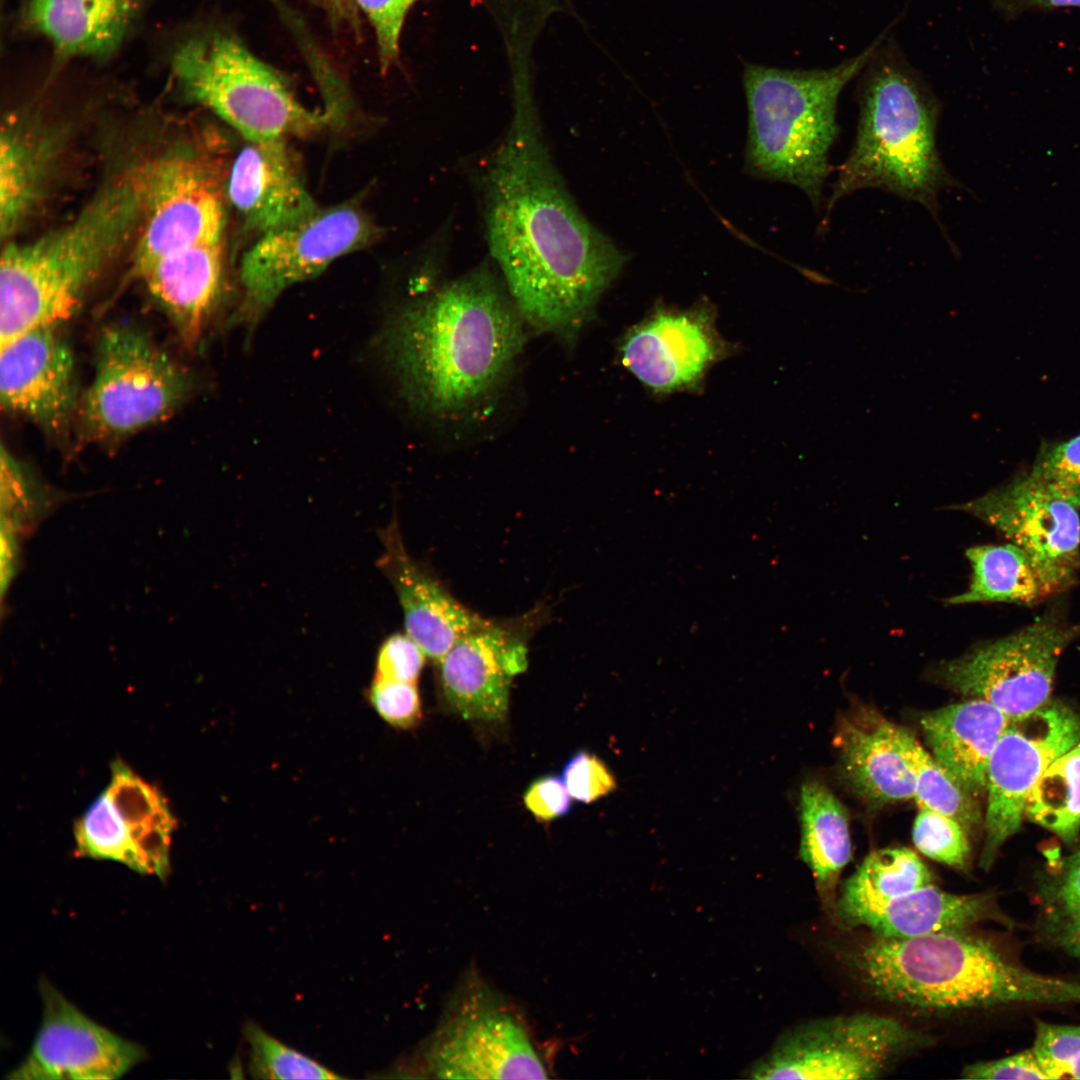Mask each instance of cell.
<instances>
[{"instance_id":"obj_6","label":"cell","mask_w":1080,"mask_h":1080,"mask_svg":"<svg viewBox=\"0 0 1080 1080\" xmlns=\"http://www.w3.org/2000/svg\"><path fill=\"white\" fill-rule=\"evenodd\" d=\"M885 36L881 34L858 55L828 69L746 66V162L753 174L798 187L819 210L831 171L829 151L839 133L838 98Z\"/></svg>"},{"instance_id":"obj_41","label":"cell","mask_w":1080,"mask_h":1080,"mask_svg":"<svg viewBox=\"0 0 1080 1080\" xmlns=\"http://www.w3.org/2000/svg\"><path fill=\"white\" fill-rule=\"evenodd\" d=\"M562 779L571 797L589 804L616 789V780L605 763L586 750L576 752L565 763Z\"/></svg>"},{"instance_id":"obj_35","label":"cell","mask_w":1080,"mask_h":1080,"mask_svg":"<svg viewBox=\"0 0 1080 1080\" xmlns=\"http://www.w3.org/2000/svg\"><path fill=\"white\" fill-rule=\"evenodd\" d=\"M243 1035L249 1045L248 1071L256 1079H342L318 1061L284 1044L248 1021Z\"/></svg>"},{"instance_id":"obj_33","label":"cell","mask_w":1080,"mask_h":1080,"mask_svg":"<svg viewBox=\"0 0 1080 1080\" xmlns=\"http://www.w3.org/2000/svg\"><path fill=\"white\" fill-rule=\"evenodd\" d=\"M1024 815L1065 843L1074 842L1080 829V741L1043 772L1026 799Z\"/></svg>"},{"instance_id":"obj_28","label":"cell","mask_w":1080,"mask_h":1080,"mask_svg":"<svg viewBox=\"0 0 1080 1080\" xmlns=\"http://www.w3.org/2000/svg\"><path fill=\"white\" fill-rule=\"evenodd\" d=\"M799 855L811 870L822 899L835 905L838 877L851 859L846 810L822 783L808 781L800 792Z\"/></svg>"},{"instance_id":"obj_20","label":"cell","mask_w":1080,"mask_h":1080,"mask_svg":"<svg viewBox=\"0 0 1080 1080\" xmlns=\"http://www.w3.org/2000/svg\"><path fill=\"white\" fill-rule=\"evenodd\" d=\"M226 197L259 235L299 222L319 208L288 139L249 142L234 158Z\"/></svg>"},{"instance_id":"obj_39","label":"cell","mask_w":1080,"mask_h":1080,"mask_svg":"<svg viewBox=\"0 0 1080 1080\" xmlns=\"http://www.w3.org/2000/svg\"><path fill=\"white\" fill-rule=\"evenodd\" d=\"M367 696L377 714L395 728L409 729L421 721L422 707L416 683L373 678Z\"/></svg>"},{"instance_id":"obj_3","label":"cell","mask_w":1080,"mask_h":1080,"mask_svg":"<svg viewBox=\"0 0 1080 1080\" xmlns=\"http://www.w3.org/2000/svg\"><path fill=\"white\" fill-rule=\"evenodd\" d=\"M843 962L873 996L928 1011L1080 1004V983L1024 968L968 930L874 935L845 951Z\"/></svg>"},{"instance_id":"obj_29","label":"cell","mask_w":1080,"mask_h":1080,"mask_svg":"<svg viewBox=\"0 0 1080 1080\" xmlns=\"http://www.w3.org/2000/svg\"><path fill=\"white\" fill-rule=\"evenodd\" d=\"M924 862L907 848H883L871 852L845 882L834 911L839 921L858 927L867 915L889 901L932 884Z\"/></svg>"},{"instance_id":"obj_48","label":"cell","mask_w":1080,"mask_h":1080,"mask_svg":"<svg viewBox=\"0 0 1080 1080\" xmlns=\"http://www.w3.org/2000/svg\"><path fill=\"white\" fill-rule=\"evenodd\" d=\"M318 1H320L322 3H325V4L335 5V4L339 3L341 0H318Z\"/></svg>"},{"instance_id":"obj_27","label":"cell","mask_w":1080,"mask_h":1080,"mask_svg":"<svg viewBox=\"0 0 1080 1080\" xmlns=\"http://www.w3.org/2000/svg\"><path fill=\"white\" fill-rule=\"evenodd\" d=\"M104 791L130 843L133 870L165 879L170 871L169 847L176 826L166 799L121 761L112 764L111 782Z\"/></svg>"},{"instance_id":"obj_30","label":"cell","mask_w":1080,"mask_h":1080,"mask_svg":"<svg viewBox=\"0 0 1080 1080\" xmlns=\"http://www.w3.org/2000/svg\"><path fill=\"white\" fill-rule=\"evenodd\" d=\"M52 141L18 122H7L0 140V231L13 234L37 201L52 159Z\"/></svg>"},{"instance_id":"obj_26","label":"cell","mask_w":1080,"mask_h":1080,"mask_svg":"<svg viewBox=\"0 0 1080 1080\" xmlns=\"http://www.w3.org/2000/svg\"><path fill=\"white\" fill-rule=\"evenodd\" d=\"M991 920L1009 922L991 894L958 895L931 884L889 901L858 926L876 936L905 938L967 930Z\"/></svg>"},{"instance_id":"obj_2","label":"cell","mask_w":1080,"mask_h":1080,"mask_svg":"<svg viewBox=\"0 0 1080 1080\" xmlns=\"http://www.w3.org/2000/svg\"><path fill=\"white\" fill-rule=\"evenodd\" d=\"M524 319L484 269L407 308L393 334L406 390L441 420L473 416L496 397L525 342Z\"/></svg>"},{"instance_id":"obj_11","label":"cell","mask_w":1080,"mask_h":1080,"mask_svg":"<svg viewBox=\"0 0 1080 1080\" xmlns=\"http://www.w3.org/2000/svg\"><path fill=\"white\" fill-rule=\"evenodd\" d=\"M1080 636L1070 624L1047 613L1003 638L983 643L939 665L937 675L965 696L990 702L1010 718L1045 705L1061 653Z\"/></svg>"},{"instance_id":"obj_10","label":"cell","mask_w":1080,"mask_h":1080,"mask_svg":"<svg viewBox=\"0 0 1080 1080\" xmlns=\"http://www.w3.org/2000/svg\"><path fill=\"white\" fill-rule=\"evenodd\" d=\"M379 235L370 216L352 201L318 209L299 222L260 235L241 260L242 319L256 323L288 287L371 245Z\"/></svg>"},{"instance_id":"obj_5","label":"cell","mask_w":1080,"mask_h":1080,"mask_svg":"<svg viewBox=\"0 0 1080 1080\" xmlns=\"http://www.w3.org/2000/svg\"><path fill=\"white\" fill-rule=\"evenodd\" d=\"M142 216L137 171L103 187L66 225L32 241L7 243L0 263V344L70 319Z\"/></svg>"},{"instance_id":"obj_24","label":"cell","mask_w":1080,"mask_h":1080,"mask_svg":"<svg viewBox=\"0 0 1080 1080\" xmlns=\"http://www.w3.org/2000/svg\"><path fill=\"white\" fill-rule=\"evenodd\" d=\"M902 730L873 711L845 719L839 727L836 744L844 775L872 803L914 798L915 779L903 752Z\"/></svg>"},{"instance_id":"obj_32","label":"cell","mask_w":1080,"mask_h":1080,"mask_svg":"<svg viewBox=\"0 0 1080 1080\" xmlns=\"http://www.w3.org/2000/svg\"><path fill=\"white\" fill-rule=\"evenodd\" d=\"M1036 929L1049 946L1080 959V846L1036 886Z\"/></svg>"},{"instance_id":"obj_13","label":"cell","mask_w":1080,"mask_h":1080,"mask_svg":"<svg viewBox=\"0 0 1080 1080\" xmlns=\"http://www.w3.org/2000/svg\"><path fill=\"white\" fill-rule=\"evenodd\" d=\"M426 1063L440 1078L547 1077L520 1018L480 987L454 1001L430 1040Z\"/></svg>"},{"instance_id":"obj_23","label":"cell","mask_w":1080,"mask_h":1080,"mask_svg":"<svg viewBox=\"0 0 1080 1080\" xmlns=\"http://www.w3.org/2000/svg\"><path fill=\"white\" fill-rule=\"evenodd\" d=\"M144 0H29L25 16L56 52L103 60L128 37Z\"/></svg>"},{"instance_id":"obj_25","label":"cell","mask_w":1080,"mask_h":1080,"mask_svg":"<svg viewBox=\"0 0 1080 1080\" xmlns=\"http://www.w3.org/2000/svg\"><path fill=\"white\" fill-rule=\"evenodd\" d=\"M1010 717L988 701L972 698L921 718L933 757L972 796L986 792L991 755Z\"/></svg>"},{"instance_id":"obj_44","label":"cell","mask_w":1080,"mask_h":1080,"mask_svg":"<svg viewBox=\"0 0 1080 1080\" xmlns=\"http://www.w3.org/2000/svg\"><path fill=\"white\" fill-rule=\"evenodd\" d=\"M526 808L540 822H548L569 813L572 797L557 775H544L530 783L523 795Z\"/></svg>"},{"instance_id":"obj_47","label":"cell","mask_w":1080,"mask_h":1080,"mask_svg":"<svg viewBox=\"0 0 1080 1080\" xmlns=\"http://www.w3.org/2000/svg\"><path fill=\"white\" fill-rule=\"evenodd\" d=\"M16 540L15 530L2 524L1 531V584L2 592L10 582L16 563Z\"/></svg>"},{"instance_id":"obj_31","label":"cell","mask_w":1080,"mask_h":1080,"mask_svg":"<svg viewBox=\"0 0 1080 1080\" xmlns=\"http://www.w3.org/2000/svg\"><path fill=\"white\" fill-rule=\"evenodd\" d=\"M972 568L966 591L946 600L951 605L980 602L1033 604L1048 597L1038 570L1019 546L986 544L966 550Z\"/></svg>"},{"instance_id":"obj_38","label":"cell","mask_w":1080,"mask_h":1080,"mask_svg":"<svg viewBox=\"0 0 1080 1080\" xmlns=\"http://www.w3.org/2000/svg\"><path fill=\"white\" fill-rule=\"evenodd\" d=\"M1029 473L1080 509V434L1042 445Z\"/></svg>"},{"instance_id":"obj_36","label":"cell","mask_w":1080,"mask_h":1080,"mask_svg":"<svg viewBox=\"0 0 1080 1080\" xmlns=\"http://www.w3.org/2000/svg\"><path fill=\"white\" fill-rule=\"evenodd\" d=\"M1029 1050L1043 1079H1080V1025L1039 1020Z\"/></svg>"},{"instance_id":"obj_34","label":"cell","mask_w":1080,"mask_h":1080,"mask_svg":"<svg viewBox=\"0 0 1080 1080\" xmlns=\"http://www.w3.org/2000/svg\"><path fill=\"white\" fill-rule=\"evenodd\" d=\"M902 745L914 775L917 805L954 818L965 830L977 824L980 815L972 795L904 728Z\"/></svg>"},{"instance_id":"obj_21","label":"cell","mask_w":1080,"mask_h":1080,"mask_svg":"<svg viewBox=\"0 0 1080 1080\" xmlns=\"http://www.w3.org/2000/svg\"><path fill=\"white\" fill-rule=\"evenodd\" d=\"M379 537L383 552L377 566L398 596L406 634L438 663L462 636L487 619L462 605L410 556L396 519L380 531Z\"/></svg>"},{"instance_id":"obj_18","label":"cell","mask_w":1080,"mask_h":1080,"mask_svg":"<svg viewBox=\"0 0 1080 1080\" xmlns=\"http://www.w3.org/2000/svg\"><path fill=\"white\" fill-rule=\"evenodd\" d=\"M527 622L487 619L462 636L438 662L450 707L465 719L502 720L512 679L528 664Z\"/></svg>"},{"instance_id":"obj_17","label":"cell","mask_w":1080,"mask_h":1080,"mask_svg":"<svg viewBox=\"0 0 1080 1080\" xmlns=\"http://www.w3.org/2000/svg\"><path fill=\"white\" fill-rule=\"evenodd\" d=\"M76 366L57 327L30 330L0 344V404L50 436L68 434L80 402Z\"/></svg>"},{"instance_id":"obj_42","label":"cell","mask_w":1080,"mask_h":1080,"mask_svg":"<svg viewBox=\"0 0 1080 1080\" xmlns=\"http://www.w3.org/2000/svg\"><path fill=\"white\" fill-rule=\"evenodd\" d=\"M41 490L28 468L4 445L1 446V504L4 520H12L16 512H28L39 505Z\"/></svg>"},{"instance_id":"obj_14","label":"cell","mask_w":1080,"mask_h":1080,"mask_svg":"<svg viewBox=\"0 0 1080 1080\" xmlns=\"http://www.w3.org/2000/svg\"><path fill=\"white\" fill-rule=\"evenodd\" d=\"M1079 741L1080 717L1062 703L1048 701L1010 718L987 769L982 868L991 866L1000 846L1018 831L1026 799L1043 772Z\"/></svg>"},{"instance_id":"obj_4","label":"cell","mask_w":1080,"mask_h":1080,"mask_svg":"<svg viewBox=\"0 0 1080 1080\" xmlns=\"http://www.w3.org/2000/svg\"><path fill=\"white\" fill-rule=\"evenodd\" d=\"M858 88L855 142L838 168L824 223L841 199L866 188L917 202L937 219L940 192L959 187L937 149L940 101L885 39L865 66Z\"/></svg>"},{"instance_id":"obj_9","label":"cell","mask_w":1080,"mask_h":1080,"mask_svg":"<svg viewBox=\"0 0 1080 1080\" xmlns=\"http://www.w3.org/2000/svg\"><path fill=\"white\" fill-rule=\"evenodd\" d=\"M933 1039L893 1017L856 1013L785 1035L752 1069L754 1079H875Z\"/></svg>"},{"instance_id":"obj_22","label":"cell","mask_w":1080,"mask_h":1080,"mask_svg":"<svg viewBox=\"0 0 1080 1080\" xmlns=\"http://www.w3.org/2000/svg\"><path fill=\"white\" fill-rule=\"evenodd\" d=\"M135 272L183 345L194 349L223 296V241L171 252Z\"/></svg>"},{"instance_id":"obj_19","label":"cell","mask_w":1080,"mask_h":1080,"mask_svg":"<svg viewBox=\"0 0 1080 1080\" xmlns=\"http://www.w3.org/2000/svg\"><path fill=\"white\" fill-rule=\"evenodd\" d=\"M723 352L705 307L658 310L632 328L621 345L623 365L658 393L694 387Z\"/></svg>"},{"instance_id":"obj_16","label":"cell","mask_w":1080,"mask_h":1080,"mask_svg":"<svg viewBox=\"0 0 1080 1080\" xmlns=\"http://www.w3.org/2000/svg\"><path fill=\"white\" fill-rule=\"evenodd\" d=\"M43 1016L13 1080L118 1079L144 1060L145 1049L95 1022L52 984L40 982Z\"/></svg>"},{"instance_id":"obj_15","label":"cell","mask_w":1080,"mask_h":1080,"mask_svg":"<svg viewBox=\"0 0 1080 1080\" xmlns=\"http://www.w3.org/2000/svg\"><path fill=\"white\" fill-rule=\"evenodd\" d=\"M953 509L977 517L1023 549L1048 596L1064 592L1079 580V508L1029 472Z\"/></svg>"},{"instance_id":"obj_8","label":"cell","mask_w":1080,"mask_h":1080,"mask_svg":"<svg viewBox=\"0 0 1080 1080\" xmlns=\"http://www.w3.org/2000/svg\"><path fill=\"white\" fill-rule=\"evenodd\" d=\"M191 376L142 329L128 324L98 336L93 379L80 398L81 440L107 444L171 416L186 399Z\"/></svg>"},{"instance_id":"obj_37","label":"cell","mask_w":1080,"mask_h":1080,"mask_svg":"<svg viewBox=\"0 0 1080 1080\" xmlns=\"http://www.w3.org/2000/svg\"><path fill=\"white\" fill-rule=\"evenodd\" d=\"M912 837L916 848L934 861L957 868L967 863L970 846L965 828L950 816L921 809Z\"/></svg>"},{"instance_id":"obj_7","label":"cell","mask_w":1080,"mask_h":1080,"mask_svg":"<svg viewBox=\"0 0 1080 1080\" xmlns=\"http://www.w3.org/2000/svg\"><path fill=\"white\" fill-rule=\"evenodd\" d=\"M171 74L192 101L207 108L246 141L309 136L331 124L306 107L272 66L223 32L193 35L173 51Z\"/></svg>"},{"instance_id":"obj_12","label":"cell","mask_w":1080,"mask_h":1080,"mask_svg":"<svg viewBox=\"0 0 1080 1080\" xmlns=\"http://www.w3.org/2000/svg\"><path fill=\"white\" fill-rule=\"evenodd\" d=\"M139 171L144 227L135 271L171 252L223 241L224 188L217 166L191 153H169Z\"/></svg>"},{"instance_id":"obj_43","label":"cell","mask_w":1080,"mask_h":1080,"mask_svg":"<svg viewBox=\"0 0 1080 1080\" xmlns=\"http://www.w3.org/2000/svg\"><path fill=\"white\" fill-rule=\"evenodd\" d=\"M425 657L423 650L407 634L394 633L379 647L374 678L417 683Z\"/></svg>"},{"instance_id":"obj_1","label":"cell","mask_w":1080,"mask_h":1080,"mask_svg":"<svg viewBox=\"0 0 1080 1080\" xmlns=\"http://www.w3.org/2000/svg\"><path fill=\"white\" fill-rule=\"evenodd\" d=\"M484 192L489 249L522 318L573 341L626 256L577 208L522 90Z\"/></svg>"},{"instance_id":"obj_46","label":"cell","mask_w":1080,"mask_h":1080,"mask_svg":"<svg viewBox=\"0 0 1080 1080\" xmlns=\"http://www.w3.org/2000/svg\"><path fill=\"white\" fill-rule=\"evenodd\" d=\"M1003 16L1017 17L1027 12L1048 11L1060 8L1080 9V0H991Z\"/></svg>"},{"instance_id":"obj_40","label":"cell","mask_w":1080,"mask_h":1080,"mask_svg":"<svg viewBox=\"0 0 1080 1080\" xmlns=\"http://www.w3.org/2000/svg\"><path fill=\"white\" fill-rule=\"evenodd\" d=\"M375 34L380 65L386 71L398 58L402 28L417 0H354Z\"/></svg>"},{"instance_id":"obj_45","label":"cell","mask_w":1080,"mask_h":1080,"mask_svg":"<svg viewBox=\"0 0 1080 1080\" xmlns=\"http://www.w3.org/2000/svg\"><path fill=\"white\" fill-rule=\"evenodd\" d=\"M968 1079H1043L1029 1048L1016 1054L990 1061L976 1062L962 1070Z\"/></svg>"}]
</instances>
